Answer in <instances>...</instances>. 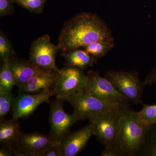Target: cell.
Segmentation results:
<instances>
[{
  "label": "cell",
  "mask_w": 156,
  "mask_h": 156,
  "mask_svg": "<svg viewBox=\"0 0 156 156\" xmlns=\"http://www.w3.org/2000/svg\"><path fill=\"white\" fill-rule=\"evenodd\" d=\"M137 156H156V124L150 126L146 140Z\"/></svg>",
  "instance_id": "d6986e66"
},
{
  "label": "cell",
  "mask_w": 156,
  "mask_h": 156,
  "mask_svg": "<svg viewBox=\"0 0 156 156\" xmlns=\"http://www.w3.org/2000/svg\"><path fill=\"white\" fill-rule=\"evenodd\" d=\"M114 41L111 30L97 14L80 13L64 23L58 40L62 52L101 41Z\"/></svg>",
  "instance_id": "6da1fadb"
},
{
  "label": "cell",
  "mask_w": 156,
  "mask_h": 156,
  "mask_svg": "<svg viewBox=\"0 0 156 156\" xmlns=\"http://www.w3.org/2000/svg\"><path fill=\"white\" fill-rule=\"evenodd\" d=\"M128 107L129 105H127L109 111L89 121L93 127V135L105 148L115 147L119 130L120 119Z\"/></svg>",
  "instance_id": "277c9868"
},
{
  "label": "cell",
  "mask_w": 156,
  "mask_h": 156,
  "mask_svg": "<svg viewBox=\"0 0 156 156\" xmlns=\"http://www.w3.org/2000/svg\"><path fill=\"white\" fill-rule=\"evenodd\" d=\"M14 3L34 14H41L48 0H13Z\"/></svg>",
  "instance_id": "603a6c76"
},
{
  "label": "cell",
  "mask_w": 156,
  "mask_h": 156,
  "mask_svg": "<svg viewBox=\"0 0 156 156\" xmlns=\"http://www.w3.org/2000/svg\"><path fill=\"white\" fill-rule=\"evenodd\" d=\"M12 150L13 156H35L33 154L17 147L14 144L12 145Z\"/></svg>",
  "instance_id": "4316f807"
},
{
  "label": "cell",
  "mask_w": 156,
  "mask_h": 156,
  "mask_svg": "<svg viewBox=\"0 0 156 156\" xmlns=\"http://www.w3.org/2000/svg\"><path fill=\"white\" fill-rule=\"evenodd\" d=\"M20 126L17 120H1L0 143L2 146H11L16 142L21 134Z\"/></svg>",
  "instance_id": "2e32d148"
},
{
  "label": "cell",
  "mask_w": 156,
  "mask_h": 156,
  "mask_svg": "<svg viewBox=\"0 0 156 156\" xmlns=\"http://www.w3.org/2000/svg\"><path fill=\"white\" fill-rule=\"evenodd\" d=\"M13 0H0V17L12 15L14 12Z\"/></svg>",
  "instance_id": "cb8c5ba5"
},
{
  "label": "cell",
  "mask_w": 156,
  "mask_h": 156,
  "mask_svg": "<svg viewBox=\"0 0 156 156\" xmlns=\"http://www.w3.org/2000/svg\"><path fill=\"white\" fill-rule=\"evenodd\" d=\"M93 134L90 122L80 130L69 133L60 143L63 156H76L85 147Z\"/></svg>",
  "instance_id": "8fae6325"
},
{
  "label": "cell",
  "mask_w": 156,
  "mask_h": 156,
  "mask_svg": "<svg viewBox=\"0 0 156 156\" xmlns=\"http://www.w3.org/2000/svg\"><path fill=\"white\" fill-rule=\"evenodd\" d=\"M53 95V90L37 94L19 91L18 95L14 98L12 109V118L18 120L30 116L40 105L49 102Z\"/></svg>",
  "instance_id": "30bf717a"
},
{
  "label": "cell",
  "mask_w": 156,
  "mask_h": 156,
  "mask_svg": "<svg viewBox=\"0 0 156 156\" xmlns=\"http://www.w3.org/2000/svg\"><path fill=\"white\" fill-rule=\"evenodd\" d=\"M14 98L12 92L0 90V119H4L12 111Z\"/></svg>",
  "instance_id": "44dd1931"
},
{
  "label": "cell",
  "mask_w": 156,
  "mask_h": 156,
  "mask_svg": "<svg viewBox=\"0 0 156 156\" xmlns=\"http://www.w3.org/2000/svg\"><path fill=\"white\" fill-rule=\"evenodd\" d=\"M12 146H2L0 149V156H12Z\"/></svg>",
  "instance_id": "f1b7e54d"
},
{
  "label": "cell",
  "mask_w": 156,
  "mask_h": 156,
  "mask_svg": "<svg viewBox=\"0 0 156 156\" xmlns=\"http://www.w3.org/2000/svg\"><path fill=\"white\" fill-rule=\"evenodd\" d=\"M59 50L58 45L53 44L49 36L44 35L33 42L29 60L41 68L59 71L56 65V55Z\"/></svg>",
  "instance_id": "ba28073f"
},
{
  "label": "cell",
  "mask_w": 156,
  "mask_h": 156,
  "mask_svg": "<svg viewBox=\"0 0 156 156\" xmlns=\"http://www.w3.org/2000/svg\"><path fill=\"white\" fill-rule=\"evenodd\" d=\"M15 86L16 83L10 67V62H2L0 69V90L12 92Z\"/></svg>",
  "instance_id": "e0dca14e"
},
{
  "label": "cell",
  "mask_w": 156,
  "mask_h": 156,
  "mask_svg": "<svg viewBox=\"0 0 156 156\" xmlns=\"http://www.w3.org/2000/svg\"><path fill=\"white\" fill-rule=\"evenodd\" d=\"M10 62V67L14 75L16 86L22 87L41 69L29 60L17 57Z\"/></svg>",
  "instance_id": "5bb4252c"
},
{
  "label": "cell",
  "mask_w": 156,
  "mask_h": 156,
  "mask_svg": "<svg viewBox=\"0 0 156 156\" xmlns=\"http://www.w3.org/2000/svg\"><path fill=\"white\" fill-rule=\"evenodd\" d=\"M66 101L71 105L73 113L80 121H90L104 113L129 105L102 100L84 90L77 92Z\"/></svg>",
  "instance_id": "3957f363"
},
{
  "label": "cell",
  "mask_w": 156,
  "mask_h": 156,
  "mask_svg": "<svg viewBox=\"0 0 156 156\" xmlns=\"http://www.w3.org/2000/svg\"><path fill=\"white\" fill-rule=\"evenodd\" d=\"M101 156H121L119 152L115 147L105 148L101 151Z\"/></svg>",
  "instance_id": "83f0119b"
},
{
  "label": "cell",
  "mask_w": 156,
  "mask_h": 156,
  "mask_svg": "<svg viewBox=\"0 0 156 156\" xmlns=\"http://www.w3.org/2000/svg\"><path fill=\"white\" fill-rule=\"evenodd\" d=\"M59 71L41 69L30 80L22 87L19 91L37 94L53 90Z\"/></svg>",
  "instance_id": "4fadbf2b"
},
{
  "label": "cell",
  "mask_w": 156,
  "mask_h": 156,
  "mask_svg": "<svg viewBox=\"0 0 156 156\" xmlns=\"http://www.w3.org/2000/svg\"><path fill=\"white\" fill-rule=\"evenodd\" d=\"M104 77L128 101L135 105L143 103L142 97L145 85L136 72L110 70L107 71Z\"/></svg>",
  "instance_id": "5b68a950"
},
{
  "label": "cell",
  "mask_w": 156,
  "mask_h": 156,
  "mask_svg": "<svg viewBox=\"0 0 156 156\" xmlns=\"http://www.w3.org/2000/svg\"><path fill=\"white\" fill-rule=\"evenodd\" d=\"M84 71L69 66L60 69L53 89L56 98L66 101L77 92L84 90L87 76Z\"/></svg>",
  "instance_id": "8992f818"
},
{
  "label": "cell",
  "mask_w": 156,
  "mask_h": 156,
  "mask_svg": "<svg viewBox=\"0 0 156 156\" xmlns=\"http://www.w3.org/2000/svg\"><path fill=\"white\" fill-rule=\"evenodd\" d=\"M150 126L145 125L137 112L126 109L121 116L115 147L121 156H137L144 144Z\"/></svg>",
  "instance_id": "7a4b0ae2"
},
{
  "label": "cell",
  "mask_w": 156,
  "mask_h": 156,
  "mask_svg": "<svg viewBox=\"0 0 156 156\" xmlns=\"http://www.w3.org/2000/svg\"><path fill=\"white\" fill-rule=\"evenodd\" d=\"M61 54L66 61V66L79 68L84 70L93 66L98 59L81 48L62 52Z\"/></svg>",
  "instance_id": "9a60e30c"
},
{
  "label": "cell",
  "mask_w": 156,
  "mask_h": 156,
  "mask_svg": "<svg viewBox=\"0 0 156 156\" xmlns=\"http://www.w3.org/2000/svg\"><path fill=\"white\" fill-rule=\"evenodd\" d=\"M114 41H101L92 43L82 48L98 59L105 56L114 47Z\"/></svg>",
  "instance_id": "ac0fdd59"
},
{
  "label": "cell",
  "mask_w": 156,
  "mask_h": 156,
  "mask_svg": "<svg viewBox=\"0 0 156 156\" xmlns=\"http://www.w3.org/2000/svg\"><path fill=\"white\" fill-rule=\"evenodd\" d=\"M87 83L84 91L93 96L105 101L121 103H128V100L121 94L105 77L101 76L97 71L87 73Z\"/></svg>",
  "instance_id": "9c48e42d"
},
{
  "label": "cell",
  "mask_w": 156,
  "mask_h": 156,
  "mask_svg": "<svg viewBox=\"0 0 156 156\" xmlns=\"http://www.w3.org/2000/svg\"><path fill=\"white\" fill-rule=\"evenodd\" d=\"M141 110L137 112L143 123L148 126L156 124V104L147 105L143 103Z\"/></svg>",
  "instance_id": "7402d4cb"
},
{
  "label": "cell",
  "mask_w": 156,
  "mask_h": 156,
  "mask_svg": "<svg viewBox=\"0 0 156 156\" xmlns=\"http://www.w3.org/2000/svg\"><path fill=\"white\" fill-rule=\"evenodd\" d=\"M40 156H63L60 144L51 146L44 151Z\"/></svg>",
  "instance_id": "d4e9b609"
},
{
  "label": "cell",
  "mask_w": 156,
  "mask_h": 156,
  "mask_svg": "<svg viewBox=\"0 0 156 156\" xmlns=\"http://www.w3.org/2000/svg\"><path fill=\"white\" fill-rule=\"evenodd\" d=\"M17 57L10 40L2 30L0 31V58L2 62L11 61Z\"/></svg>",
  "instance_id": "ffe728a7"
},
{
  "label": "cell",
  "mask_w": 156,
  "mask_h": 156,
  "mask_svg": "<svg viewBox=\"0 0 156 156\" xmlns=\"http://www.w3.org/2000/svg\"><path fill=\"white\" fill-rule=\"evenodd\" d=\"M59 144L55 142L50 134L46 135L37 133L26 134L21 132L14 145L33 154L40 156L41 154L51 146Z\"/></svg>",
  "instance_id": "7c38bea8"
},
{
  "label": "cell",
  "mask_w": 156,
  "mask_h": 156,
  "mask_svg": "<svg viewBox=\"0 0 156 156\" xmlns=\"http://www.w3.org/2000/svg\"><path fill=\"white\" fill-rule=\"evenodd\" d=\"M64 101L56 98L50 105L49 134L53 140L58 144L69 134L73 125L80 121L74 114H68L65 112L63 108Z\"/></svg>",
  "instance_id": "52a82bcc"
},
{
  "label": "cell",
  "mask_w": 156,
  "mask_h": 156,
  "mask_svg": "<svg viewBox=\"0 0 156 156\" xmlns=\"http://www.w3.org/2000/svg\"><path fill=\"white\" fill-rule=\"evenodd\" d=\"M144 83L145 86L147 85L151 86L156 83V66L151 70L146 78L145 80L144 81Z\"/></svg>",
  "instance_id": "484cf974"
}]
</instances>
